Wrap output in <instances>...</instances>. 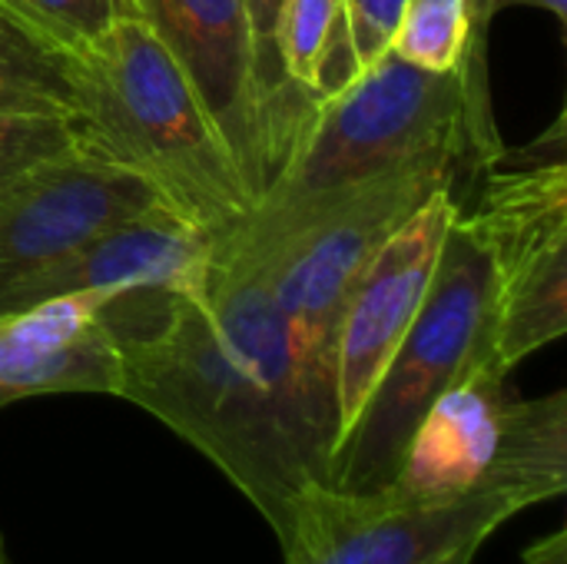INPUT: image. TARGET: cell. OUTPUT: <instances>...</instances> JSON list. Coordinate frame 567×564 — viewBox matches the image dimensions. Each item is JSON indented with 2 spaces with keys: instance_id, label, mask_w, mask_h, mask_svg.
Wrapping results in <instances>:
<instances>
[{
  "instance_id": "obj_1",
  "label": "cell",
  "mask_w": 567,
  "mask_h": 564,
  "mask_svg": "<svg viewBox=\"0 0 567 564\" xmlns=\"http://www.w3.org/2000/svg\"><path fill=\"white\" fill-rule=\"evenodd\" d=\"M100 316L120 349V399L203 452L286 548L306 499L329 489L342 412L262 273L209 263L206 293L120 289Z\"/></svg>"
},
{
  "instance_id": "obj_16",
  "label": "cell",
  "mask_w": 567,
  "mask_h": 564,
  "mask_svg": "<svg viewBox=\"0 0 567 564\" xmlns=\"http://www.w3.org/2000/svg\"><path fill=\"white\" fill-rule=\"evenodd\" d=\"M485 33L488 23L478 0H405L389 53L412 66L449 73L485 47Z\"/></svg>"
},
{
  "instance_id": "obj_22",
  "label": "cell",
  "mask_w": 567,
  "mask_h": 564,
  "mask_svg": "<svg viewBox=\"0 0 567 564\" xmlns=\"http://www.w3.org/2000/svg\"><path fill=\"white\" fill-rule=\"evenodd\" d=\"M482 545H468V548H458V552H452V555H445L442 562L435 564H472L475 562V552H478Z\"/></svg>"
},
{
  "instance_id": "obj_21",
  "label": "cell",
  "mask_w": 567,
  "mask_h": 564,
  "mask_svg": "<svg viewBox=\"0 0 567 564\" xmlns=\"http://www.w3.org/2000/svg\"><path fill=\"white\" fill-rule=\"evenodd\" d=\"M512 7H538V10H548L561 27H567V0H495V17L502 10H512Z\"/></svg>"
},
{
  "instance_id": "obj_3",
  "label": "cell",
  "mask_w": 567,
  "mask_h": 564,
  "mask_svg": "<svg viewBox=\"0 0 567 564\" xmlns=\"http://www.w3.org/2000/svg\"><path fill=\"white\" fill-rule=\"evenodd\" d=\"M76 60L80 90L70 123L83 153L136 173L213 239L256 206L189 76L146 23L123 17Z\"/></svg>"
},
{
  "instance_id": "obj_2",
  "label": "cell",
  "mask_w": 567,
  "mask_h": 564,
  "mask_svg": "<svg viewBox=\"0 0 567 564\" xmlns=\"http://www.w3.org/2000/svg\"><path fill=\"white\" fill-rule=\"evenodd\" d=\"M502 153L485 47L449 73L412 66L385 50L319 106L289 166L233 229L213 239V263L266 256L385 173L405 166L488 173Z\"/></svg>"
},
{
  "instance_id": "obj_15",
  "label": "cell",
  "mask_w": 567,
  "mask_h": 564,
  "mask_svg": "<svg viewBox=\"0 0 567 564\" xmlns=\"http://www.w3.org/2000/svg\"><path fill=\"white\" fill-rule=\"evenodd\" d=\"M279 57L289 80L309 90L319 103L342 93L362 73L349 0H286Z\"/></svg>"
},
{
  "instance_id": "obj_18",
  "label": "cell",
  "mask_w": 567,
  "mask_h": 564,
  "mask_svg": "<svg viewBox=\"0 0 567 564\" xmlns=\"http://www.w3.org/2000/svg\"><path fill=\"white\" fill-rule=\"evenodd\" d=\"M76 130L60 116H20L0 113V186L13 183L27 170L73 153Z\"/></svg>"
},
{
  "instance_id": "obj_17",
  "label": "cell",
  "mask_w": 567,
  "mask_h": 564,
  "mask_svg": "<svg viewBox=\"0 0 567 564\" xmlns=\"http://www.w3.org/2000/svg\"><path fill=\"white\" fill-rule=\"evenodd\" d=\"M0 3L73 53H83L113 23L133 17L130 0H0Z\"/></svg>"
},
{
  "instance_id": "obj_9",
  "label": "cell",
  "mask_w": 567,
  "mask_h": 564,
  "mask_svg": "<svg viewBox=\"0 0 567 564\" xmlns=\"http://www.w3.org/2000/svg\"><path fill=\"white\" fill-rule=\"evenodd\" d=\"M458 209L462 203L455 196V186L435 189L359 273L346 299L336 339L342 435L362 409L379 372L392 359L395 346L409 332L412 319L419 316L435 276L445 233Z\"/></svg>"
},
{
  "instance_id": "obj_10",
  "label": "cell",
  "mask_w": 567,
  "mask_h": 564,
  "mask_svg": "<svg viewBox=\"0 0 567 564\" xmlns=\"http://www.w3.org/2000/svg\"><path fill=\"white\" fill-rule=\"evenodd\" d=\"M156 203L163 199L146 180L80 146L27 170L0 186V293Z\"/></svg>"
},
{
  "instance_id": "obj_7",
  "label": "cell",
  "mask_w": 567,
  "mask_h": 564,
  "mask_svg": "<svg viewBox=\"0 0 567 564\" xmlns=\"http://www.w3.org/2000/svg\"><path fill=\"white\" fill-rule=\"evenodd\" d=\"M452 166H405L362 183L322 219L302 226L252 263H213L262 273L306 369L336 389V339L346 299L382 243L442 186H455Z\"/></svg>"
},
{
  "instance_id": "obj_11",
  "label": "cell",
  "mask_w": 567,
  "mask_h": 564,
  "mask_svg": "<svg viewBox=\"0 0 567 564\" xmlns=\"http://www.w3.org/2000/svg\"><path fill=\"white\" fill-rule=\"evenodd\" d=\"M133 17L176 57L233 150L256 203L276 180L243 0H130Z\"/></svg>"
},
{
  "instance_id": "obj_6",
  "label": "cell",
  "mask_w": 567,
  "mask_h": 564,
  "mask_svg": "<svg viewBox=\"0 0 567 564\" xmlns=\"http://www.w3.org/2000/svg\"><path fill=\"white\" fill-rule=\"evenodd\" d=\"M565 113L518 153L488 170L478 206L465 213L495 266V362L515 372L567 332Z\"/></svg>"
},
{
  "instance_id": "obj_5",
  "label": "cell",
  "mask_w": 567,
  "mask_h": 564,
  "mask_svg": "<svg viewBox=\"0 0 567 564\" xmlns=\"http://www.w3.org/2000/svg\"><path fill=\"white\" fill-rule=\"evenodd\" d=\"M498 366H482L425 412L385 492L449 502L505 492L525 509L565 495L567 392L522 399Z\"/></svg>"
},
{
  "instance_id": "obj_4",
  "label": "cell",
  "mask_w": 567,
  "mask_h": 564,
  "mask_svg": "<svg viewBox=\"0 0 567 564\" xmlns=\"http://www.w3.org/2000/svg\"><path fill=\"white\" fill-rule=\"evenodd\" d=\"M482 366H498L495 266L475 223L458 209L419 316L332 455L329 489L346 495L382 492L395 479L425 412Z\"/></svg>"
},
{
  "instance_id": "obj_20",
  "label": "cell",
  "mask_w": 567,
  "mask_h": 564,
  "mask_svg": "<svg viewBox=\"0 0 567 564\" xmlns=\"http://www.w3.org/2000/svg\"><path fill=\"white\" fill-rule=\"evenodd\" d=\"M522 564H567L565 529H558V532H551L548 539L535 542V545L522 555Z\"/></svg>"
},
{
  "instance_id": "obj_8",
  "label": "cell",
  "mask_w": 567,
  "mask_h": 564,
  "mask_svg": "<svg viewBox=\"0 0 567 564\" xmlns=\"http://www.w3.org/2000/svg\"><path fill=\"white\" fill-rule=\"evenodd\" d=\"M525 512L505 492H472L449 502L402 499L392 492L346 495L319 489L296 515L286 564H435L482 545L495 529Z\"/></svg>"
},
{
  "instance_id": "obj_13",
  "label": "cell",
  "mask_w": 567,
  "mask_h": 564,
  "mask_svg": "<svg viewBox=\"0 0 567 564\" xmlns=\"http://www.w3.org/2000/svg\"><path fill=\"white\" fill-rule=\"evenodd\" d=\"M110 293H76L27 309H0V409L37 396H120V349L100 306Z\"/></svg>"
},
{
  "instance_id": "obj_12",
  "label": "cell",
  "mask_w": 567,
  "mask_h": 564,
  "mask_svg": "<svg viewBox=\"0 0 567 564\" xmlns=\"http://www.w3.org/2000/svg\"><path fill=\"white\" fill-rule=\"evenodd\" d=\"M209 263L213 236L166 203H156L136 216L110 223L50 266L7 286L0 293V309H27L76 293H206Z\"/></svg>"
},
{
  "instance_id": "obj_23",
  "label": "cell",
  "mask_w": 567,
  "mask_h": 564,
  "mask_svg": "<svg viewBox=\"0 0 567 564\" xmlns=\"http://www.w3.org/2000/svg\"><path fill=\"white\" fill-rule=\"evenodd\" d=\"M0 564H13L10 562V555H7V548H3V542H0Z\"/></svg>"
},
{
  "instance_id": "obj_19",
  "label": "cell",
  "mask_w": 567,
  "mask_h": 564,
  "mask_svg": "<svg viewBox=\"0 0 567 564\" xmlns=\"http://www.w3.org/2000/svg\"><path fill=\"white\" fill-rule=\"evenodd\" d=\"M402 7L405 0H349V20H352V37L362 70L389 50ZM478 10L485 23L495 20V0H478Z\"/></svg>"
},
{
  "instance_id": "obj_14",
  "label": "cell",
  "mask_w": 567,
  "mask_h": 564,
  "mask_svg": "<svg viewBox=\"0 0 567 564\" xmlns=\"http://www.w3.org/2000/svg\"><path fill=\"white\" fill-rule=\"evenodd\" d=\"M76 90V53L0 3V113L73 120Z\"/></svg>"
}]
</instances>
